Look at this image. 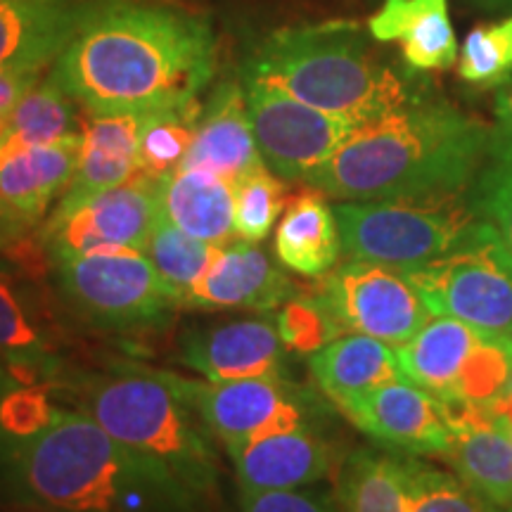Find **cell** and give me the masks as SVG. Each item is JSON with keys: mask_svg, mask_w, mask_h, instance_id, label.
Wrapping results in <instances>:
<instances>
[{"mask_svg": "<svg viewBox=\"0 0 512 512\" xmlns=\"http://www.w3.org/2000/svg\"><path fill=\"white\" fill-rule=\"evenodd\" d=\"M216 67L209 19L155 0H91L50 76L91 114L197 100Z\"/></svg>", "mask_w": 512, "mask_h": 512, "instance_id": "1", "label": "cell"}, {"mask_svg": "<svg viewBox=\"0 0 512 512\" xmlns=\"http://www.w3.org/2000/svg\"><path fill=\"white\" fill-rule=\"evenodd\" d=\"M491 128L430 95L356 126L306 188L339 202L392 200L472 188Z\"/></svg>", "mask_w": 512, "mask_h": 512, "instance_id": "2", "label": "cell"}, {"mask_svg": "<svg viewBox=\"0 0 512 512\" xmlns=\"http://www.w3.org/2000/svg\"><path fill=\"white\" fill-rule=\"evenodd\" d=\"M3 470L10 496L43 512H200L83 411L60 408L48 430L12 439Z\"/></svg>", "mask_w": 512, "mask_h": 512, "instance_id": "3", "label": "cell"}, {"mask_svg": "<svg viewBox=\"0 0 512 512\" xmlns=\"http://www.w3.org/2000/svg\"><path fill=\"white\" fill-rule=\"evenodd\" d=\"M370 38L354 22L278 29L256 46L245 67L306 105L363 126L425 95L415 69L384 60Z\"/></svg>", "mask_w": 512, "mask_h": 512, "instance_id": "4", "label": "cell"}, {"mask_svg": "<svg viewBox=\"0 0 512 512\" xmlns=\"http://www.w3.org/2000/svg\"><path fill=\"white\" fill-rule=\"evenodd\" d=\"M74 389L79 411L157 467L202 510L221 475L214 434L155 370L131 366L83 375Z\"/></svg>", "mask_w": 512, "mask_h": 512, "instance_id": "5", "label": "cell"}, {"mask_svg": "<svg viewBox=\"0 0 512 512\" xmlns=\"http://www.w3.org/2000/svg\"><path fill=\"white\" fill-rule=\"evenodd\" d=\"M342 249L349 259L418 271L453 252L484 219L475 185L392 200L339 202Z\"/></svg>", "mask_w": 512, "mask_h": 512, "instance_id": "6", "label": "cell"}, {"mask_svg": "<svg viewBox=\"0 0 512 512\" xmlns=\"http://www.w3.org/2000/svg\"><path fill=\"white\" fill-rule=\"evenodd\" d=\"M408 278L432 316L496 335L512 332V252L491 221H479L453 252Z\"/></svg>", "mask_w": 512, "mask_h": 512, "instance_id": "7", "label": "cell"}, {"mask_svg": "<svg viewBox=\"0 0 512 512\" xmlns=\"http://www.w3.org/2000/svg\"><path fill=\"white\" fill-rule=\"evenodd\" d=\"M53 264L64 302L98 328H147L178 309L155 266L136 249L64 256Z\"/></svg>", "mask_w": 512, "mask_h": 512, "instance_id": "8", "label": "cell"}, {"mask_svg": "<svg viewBox=\"0 0 512 512\" xmlns=\"http://www.w3.org/2000/svg\"><path fill=\"white\" fill-rule=\"evenodd\" d=\"M240 79L261 159L285 183L306 185L356 128L297 100L254 69H242Z\"/></svg>", "mask_w": 512, "mask_h": 512, "instance_id": "9", "label": "cell"}, {"mask_svg": "<svg viewBox=\"0 0 512 512\" xmlns=\"http://www.w3.org/2000/svg\"><path fill=\"white\" fill-rule=\"evenodd\" d=\"M200 415L226 453L268 437L306 427V399L283 375L200 382L155 370Z\"/></svg>", "mask_w": 512, "mask_h": 512, "instance_id": "10", "label": "cell"}, {"mask_svg": "<svg viewBox=\"0 0 512 512\" xmlns=\"http://www.w3.org/2000/svg\"><path fill=\"white\" fill-rule=\"evenodd\" d=\"M318 297L342 332L401 347L432 318L420 292L399 268L349 259L323 275Z\"/></svg>", "mask_w": 512, "mask_h": 512, "instance_id": "11", "label": "cell"}, {"mask_svg": "<svg viewBox=\"0 0 512 512\" xmlns=\"http://www.w3.org/2000/svg\"><path fill=\"white\" fill-rule=\"evenodd\" d=\"M159 219V183L136 174L119 188L95 195L72 211H50L38 230L50 261L64 256L143 252Z\"/></svg>", "mask_w": 512, "mask_h": 512, "instance_id": "12", "label": "cell"}, {"mask_svg": "<svg viewBox=\"0 0 512 512\" xmlns=\"http://www.w3.org/2000/svg\"><path fill=\"white\" fill-rule=\"evenodd\" d=\"M81 140L27 145L5 133L0 138V249L27 238L62 200L79 164Z\"/></svg>", "mask_w": 512, "mask_h": 512, "instance_id": "13", "label": "cell"}, {"mask_svg": "<svg viewBox=\"0 0 512 512\" xmlns=\"http://www.w3.org/2000/svg\"><path fill=\"white\" fill-rule=\"evenodd\" d=\"M361 432L403 456H446L453 434L441 401L418 384L399 380L335 401Z\"/></svg>", "mask_w": 512, "mask_h": 512, "instance_id": "14", "label": "cell"}, {"mask_svg": "<svg viewBox=\"0 0 512 512\" xmlns=\"http://www.w3.org/2000/svg\"><path fill=\"white\" fill-rule=\"evenodd\" d=\"M283 339L275 318H245L190 332L181 342V361L209 382L283 375Z\"/></svg>", "mask_w": 512, "mask_h": 512, "instance_id": "15", "label": "cell"}, {"mask_svg": "<svg viewBox=\"0 0 512 512\" xmlns=\"http://www.w3.org/2000/svg\"><path fill=\"white\" fill-rule=\"evenodd\" d=\"M294 297V285L256 242L233 240L216 249L188 309H245L268 313Z\"/></svg>", "mask_w": 512, "mask_h": 512, "instance_id": "16", "label": "cell"}, {"mask_svg": "<svg viewBox=\"0 0 512 512\" xmlns=\"http://www.w3.org/2000/svg\"><path fill=\"white\" fill-rule=\"evenodd\" d=\"M264 166L242 79L223 81L202 105L195 140L178 169H202L235 185Z\"/></svg>", "mask_w": 512, "mask_h": 512, "instance_id": "17", "label": "cell"}, {"mask_svg": "<svg viewBox=\"0 0 512 512\" xmlns=\"http://www.w3.org/2000/svg\"><path fill=\"white\" fill-rule=\"evenodd\" d=\"M91 0H0V72L43 74L79 29Z\"/></svg>", "mask_w": 512, "mask_h": 512, "instance_id": "18", "label": "cell"}, {"mask_svg": "<svg viewBox=\"0 0 512 512\" xmlns=\"http://www.w3.org/2000/svg\"><path fill=\"white\" fill-rule=\"evenodd\" d=\"M152 112L91 114L83 124L72 183L53 211H72L91 197L131 181L138 174L140 136Z\"/></svg>", "mask_w": 512, "mask_h": 512, "instance_id": "19", "label": "cell"}, {"mask_svg": "<svg viewBox=\"0 0 512 512\" xmlns=\"http://www.w3.org/2000/svg\"><path fill=\"white\" fill-rule=\"evenodd\" d=\"M238 486L245 491L304 489L332 467V451L309 425L268 434L228 453Z\"/></svg>", "mask_w": 512, "mask_h": 512, "instance_id": "20", "label": "cell"}, {"mask_svg": "<svg viewBox=\"0 0 512 512\" xmlns=\"http://www.w3.org/2000/svg\"><path fill=\"white\" fill-rule=\"evenodd\" d=\"M368 31L380 43H399L415 72L448 69L458 62V38L446 0H384Z\"/></svg>", "mask_w": 512, "mask_h": 512, "instance_id": "21", "label": "cell"}, {"mask_svg": "<svg viewBox=\"0 0 512 512\" xmlns=\"http://www.w3.org/2000/svg\"><path fill=\"white\" fill-rule=\"evenodd\" d=\"M159 211L192 238L223 247L235 240V185L202 169H176L159 181Z\"/></svg>", "mask_w": 512, "mask_h": 512, "instance_id": "22", "label": "cell"}, {"mask_svg": "<svg viewBox=\"0 0 512 512\" xmlns=\"http://www.w3.org/2000/svg\"><path fill=\"white\" fill-rule=\"evenodd\" d=\"M273 252L278 264L304 278H323L344 254L335 209L318 190L290 200L275 230Z\"/></svg>", "mask_w": 512, "mask_h": 512, "instance_id": "23", "label": "cell"}, {"mask_svg": "<svg viewBox=\"0 0 512 512\" xmlns=\"http://www.w3.org/2000/svg\"><path fill=\"white\" fill-rule=\"evenodd\" d=\"M479 337L482 330L463 320L432 316L406 344L396 347L401 373L439 401L453 399L458 377L479 344Z\"/></svg>", "mask_w": 512, "mask_h": 512, "instance_id": "24", "label": "cell"}, {"mask_svg": "<svg viewBox=\"0 0 512 512\" xmlns=\"http://www.w3.org/2000/svg\"><path fill=\"white\" fill-rule=\"evenodd\" d=\"M311 373L318 387L332 403L347 396L370 392L382 384L406 380L399 368V358L389 344L380 339L358 335H339L311 354Z\"/></svg>", "mask_w": 512, "mask_h": 512, "instance_id": "25", "label": "cell"}, {"mask_svg": "<svg viewBox=\"0 0 512 512\" xmlns=\"http://www.w3.org/2000/svg\"><path fill=\"white\" fill-rule=\"evenodd\" d=\"M0 356L17 384H50L60 368L53 342L10 271H0Z\"/></svg>", "mask_w": 512, "mask_h": 512, "instance_id": "26", "label": "cell"}, {"mask_svg": "<svg viewBox=\"0 0 512 512\" xmlns=\"http://www.w3.org/2000/svg\"><path fill=\"white\" fill-rule=\"evenodd\" d=\"M446 458L472 489L498 508H512V430L503 415L453 434Z\"/></svg>", "mask_w": 512, "mask_h": 512, "instance_id": "27", "label": "cell"}, {"mask_svg": "<svg viewBox=\"0 0 512 512\" xmlns=\"http://www.w3.org/2000/svg\"><path fill=\"white\" fill-rule=\"evenodd\" d=\"M344 512H408L406 458L358 451L339 477Z\"/></svg>", "mask_w": 512, "mask_h": 512, "instance_id": "28", "label": "cell"}, {"mask_svg": "<svg viewBox=\"0 0 512 512\" xmlns=\"http://www.w3.org/2000/svg\"><path fill=\"white\" fill-rule=\"evenodd\" d=\"M76 102L53 76L38 79L8 117V136L27 145H60L81 140L83 121Z\"/></svg>", "mask_w": 512, "mask_h": 512, "instance_id": "29", "label": "cell"}, {"mask_svg": "<svg viewBox=\"0 0 512 512\" xmlns=\"http://www.w3.org/2000/svg\"><path fill=\"white\" fill-rule=\"evenodd\" d=\"M216 249L219 247L183 233L169 219H164L162 211H159V219L150 238H147L143 254L155 266L159 280L178 304V309H183V306L188 309L192 294L214 261Z\"/></svg>", "mask_w": 512, "mask_h": 512, "instance_id": "30", "label": "cell"}, {"mask_svg": "<svg viewBox=\"0 0 512 512\" xmlns=\"http://www.w3.org/2000/svg\"><path fill=\"white\" fill-rule=\"evenodd\" d=\"M200 100L185 105L164 107L147 117L138 147V174L152 181H162L181 166L195 140L197 121H200Z\"/></svg>", "mask_w": 512, "mask_h": 512, "instance_id": "31", "label": "cell"}, {"mask_svg": "<svg viewBox=\"0 0 512 512\" xmlns=\"http://www.w3.org/2000/svg\"><path fill=\"white\" fill-rule=\"evenodd\" d=\"M406 458L408 512H501L496 503L453 472L434 467L418 456Z\"/></svg>", "mask_w": 512, "mask_h": 512, "instance_id": "32", "label": "cell"}, {"mask_svg": "<svg viewBox=\"0 0 512 512\" xmlns=\"http://www.w3.org/2000/svg\"><path fill=\"white\" fill-rule=\"evenodd\" d=\"M287 185L268 166L235 183V238L264 242L283 216Z\"/></svg>", "mask_w": 512, "mask_h": 512, "instance_id": "33", "label": "cell"}, {"mask_svg": "<svg viewBox=\"0 0 512 512\" xmlns=\"http://www.w3.org/2000/svg\"><path fill=\"white\" fill-rule=\"evenodd\" d=\"M458 72L472 86H503L512 76V17L482 24L467 34L458 55Z\"/></svg>", "mask_w": 512, "mask_h": 512, "instance_id": "34", "label": "cell"}, {"mask_svg": "<svg viewBox=\"0 0 512 512\" xmlns=\"http://www.w3.org/2000/svg\"><path fill=\"white\" fill-rule=\"evenodd\" d=\"M512 375V342L510 335L484 332L479 344L458 377L456 396L467 401H494L508 389Z\"/></svg>", "mask_w": 512, "mask_h": 512, "instance_id": "35", "label": "cell"}, {"mask_svg": "<svg viewBox=\"0 0 512 512\" xmlns=\"http://www.w3.org/2000/svg\"><path fill=\"white\" fill-rule=\"evenodd\" d=\"M479 211L496 226L512 252V145L494 136L491 128L489 155L475 181Z\"/></svg>", "mask_w": 512, "mask_h": 512, "instance_id": "36", "label": "cell"}, {"mask_svg": "<svg viewBox=\"0 0 512 512\" xmlns=\"http://www.w3.org/2000/svg\"><path fill=\"white\" fill-rule=\"evenodd\" d=\"M275 325L285 347L299 354H316L320 347L344 335L318 294H306V297L294 294L287 299L278 309Z\"/></svg>", "mask_w": 512, "mask_h": 512, "instance_id": "37", "label": "cell"}, {"mask_svg": "<svg viewBox=\"0 0 512 512\" xmlns=\"http://www.w3.org/2000/svg\"><path fill=\"white\" fill-rule=\"evenodd\" d=\"M60 408L50 401L48 384H15L0 396V430L10 439H31L53 425Z\"/></svg>", "mask_w": 512, "mask_h": 512, "instance_id": "38", "label": "cell"}, {"mask_svg": "<svg viewBox=\"0 0 512 512\" xmlns=\"http://www.w3.org/2000/svg\"><path fill=\"white\" fill-rule=\"evenodd\" d=\"M242 512H335L325 494L304 489L283 491H245L240 489Z\"/></svg>", "mask_w": 512, "mask_h": 512, "instance_id": "39", "label": "cell"}, {"mask_svg": "<svg viewBox=\"0 0 512 512\" xmlns=\"http://www.w3.org/2000/svg\"><path fill=\"white\" fill-rule=\"evenodd\" d=\"M494 136L512 145V76L503 83L496 95V124Z\"/></svg>", "mask_w": 512, "mask_h": 512, "instance_id": "40", "label": "cell"}, {"mask_svg": "<svg viewBox=\"0 0 512 512\" xmlns=\"http://www.w3.org/2000/svg\"><path fill=\"white\" fill-rule=\"evenodd\" d=\"M494 406H496V411L501 413L512 427V389H505V392L498 396V399H494Z\"/></svg>", "mask_w": 512, "mask_h": 512, "instance_id": "41", "label": "cell"}, {"mask_svg": "<svg viewBox=\"0 0 512 512\" xmlns=\"http://www.w3.org/2000/svg\"><path fill=\"white\" fill-rule=\"evenodd\" d=\"M15 377L10 375V370H8V363L3 361V356H0V396H3L5 392H10L12 387H15Z\"/></svg>", "mask_w": 512, "mask_h": 512, "instance_id": "42", "label": "cell"}, {"mask_svg": "<svg viewBox=\"0 0 512 512\" xmlns=\"http://www.w3.org/2000/svg\"><path fill=\"white\" fill-rule=\"evenodd\" d=\"M10 448H12V439L3 430H0V467H3L5 460H8Z\"/></svg>", "mask_w": 512, "mask_h": 512, "instance_id": "43", "label": "cell"}, {"mask_svg": "<svg viewBox=\"0 0 512 512\" xmlns=\"http://www.w3.org/2000/svg\"><path fill=\"white\" fill-rule=\"evenodd\" d=\"M508 389H512V375H510V382H508Z\"/></svg>", "mask_w": 512, "mask_h": 512, "instance_id": "44", "label": "cell"}, {"mask_svg": "<svg viewBox=\"0 0 512 512\" xmlns=\"http://www.w3.org/2000/svg\"><path fill=\"white\" fill-rule=\"evenodd\" d=\"M510 342H512V332H510Z\"/></svg>", "mask_w": 512, "mask_h": 512, "instance_id": "45", "label": "cell"}, {"mask_svg": "<svg viewBox=\"0 0 512 512\" xmlns=\"http://www.w3.org/2000/svg\"><path fill=\"white\" fill-rule=\"evenodd\" d=\"M508 512H512V508H508Z\"/></svg>", "mask_w": 512, "mask_h": 512, "instance_id": "46", "label": "cell"}, {"mask_svg": "<svg viewBox=\"0 0 512 512\" xmlns=\"http://www.w3.org/2000/svg\"><path fill=\"white\" fill-rule=\"evenodd\" d=\"M510 430H512V427H510Z\"/></svg>", "mask_w": 512, "mask_h": 512, "instance_id": "47", "label": "cell"}, {"mask_svg": "<svg viewBox=\"0 0 512 512\" xmlns=\"http://www.w3.org/2000/svg\"><path fill=\"white\" fill-rule=\"evenodd\" d=\"M41 512H43V510H41Z\"/></svg>", "mask_w": 512, "mask_h": 512, "instance_id": "48", "label": "cell"}]
</instances>
